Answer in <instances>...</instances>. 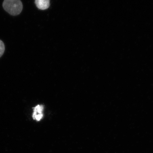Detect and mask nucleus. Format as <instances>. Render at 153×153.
I'll use <instances>...</instances> for the list:
<instances>
[{"mask_svg":"<svg viewBox=\"0 0 153 153\" xmlns=\"http://www.w3.org/2000/svg\"><path fill=\"white\" fill-rule=\"evenodd\" d=\"M4 9L12 16H16L22 12L23 5L20 0H4L3 4Z\"/></svg>","mask_w":153,"mask_h":153,"instance_id":"nucleus-1","label":"nucleus"},{"mask_svg":"<svg viewBox=\"0 0 153 153\" xmlns=\"http://www.w3.org/2000/svg\"><path fill=\"white\" fill-rule=\"evenodd\" d=\"M43 106L42 105H38L33 108L32 117L34 120L39 121L43 117Z\"/></svg>","mask_w":153,"mask_h":153,"instance_id":"nucleus-2","label":"nucleus"},{"mask_svg":"<svg viewBox=\"0 0 153 153\" xmlns=\"http://www.w3.org/2000/svg\"><path fill=\"white\" fill-rule=\"evenodd\" d=\"M50 0H35L36 7L42 10H45L49 8L50 6Z\"/></svg>","mask_w":153,"mask_h":153,"instance_id":"nucleus-3","label":"nucleus"},{"mask_svg":"<svg viewBox=\"0 0 153 153\" xmlns=\"http://www.w3.org/2000/svg\"><path fill=\"white\" fill-rule=\"evenodd\" d=\"M5 47L4 43L0 40V57L2 56L4 52Z\"/></svg>","mask_w":153,"mask_h":153,"instance_id":"nucleus-4","label":"nucleus"}]
</instances>
